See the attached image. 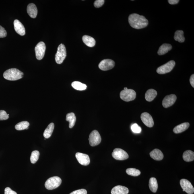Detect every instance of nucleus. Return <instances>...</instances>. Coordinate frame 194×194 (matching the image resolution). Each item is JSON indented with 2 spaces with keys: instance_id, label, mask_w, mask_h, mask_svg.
Returning a JSON list of instances; mask_svg holds the SVG:
<instances>
[{
  "instance_id": "nucleus-1",
  "label": "nucleus",
  "mask_w": 194,
  "mask_h": 194,
  "mask_svg": "<svg viewBox=\"0 0 194 194\" xmlns=\"http://www.w3.org/2000/svg\"><path fill=\"white\" fill-rule=\"evenodd\" d=\"M129 21L132 27L136 29L145 28L148 24V20L144 16L136 13L132 14L129 16Z\"/></svg>"
},
{
  "instance_id": "nucleus-2",
  "label": "nucleus",
  "mask_w": 194,
  "mask_h": 194,
  "mask_svg": "<svg viewBox=\"0 0 194 194\" xmlns=\"http://www.w3.org/2000/svg\"><path fill=\"white\" fill-rule=\"evenodd\" d=\"M24 73L16 69H11L6 71L3 74V77L6 80H16L22 78Z\"/></svg>"
},
{
  "instance_id": "nucleus-3",
  "label": "nucleus",
  "mask_w": 194,
  "mask_h": 194,
  "mask_svg": "<svg viewBox=\"0 0 194 194\" xmlns=\"http://www.w3.org/2000/svg\"><path fill=\"white\" fill-rule=\"evenodd\" d=\"M62 179L58 177L55 176L50 177L45 183V187L47 189L53 190L57 188L61 185Z\"/></svg>"
},
{
  "instance_id": "nucleus-4",
  "label": "nucleus",
  "mask_w": 194,
  "mask_h": 194,
  "mask_svg": "<svg viewBox=\"0 0 194 194\" xmlns=\"http://www.w3.org/2000/svg\"><path fill=\"white\" fill-rule=\"evenodd\" d=\"M67 56L66 50L65 45L61 44L59 45L55 56L56 62L61 64L63 62Z\"/></svg>"
},
{
  "instance_id": "nucleus-5",
  "label": "nucleus",
  "mask_w": 194,
  "mask_h": 194,
  "mask_svg": "<svg viewBox=\"0 0 194 194\" xmlns=\"http://www.w3.org/2000/svg\"><path fill=\"white\" fill-rule=\"evenodd\" d=\"M136 92L132 89L123 90L121 91L120 96L121 100L129 102L133 100L136 98Z\"/></svg>"
},
{
  "instance_id": "nucleus-6",
  "label": "nucleus",
  "mask_w": 194,
  "mask_h": 194,
  "mask_svg": "<svg viewBox=\"0 0 194 194\" xmlns=\"http://www.w3.org/2000/svg\"><path fill=\"white\" fill-rule=\"evenodd\" d=\"M175 65L174 61H170L164 65L161 66L157 69L156 72L159 74H165L172 71Z\"/></svg>"
},
{
  "instance_id": "nucleus-7",
  "label": "nucleus",
  "mask_w": 194,
  "mask_h": 194,
  "mask_svg": "<svg viewBox=\"0 0 194 194\" xmlns=\"http://www.w3.org/2000/svg\"><path fill=\"white\" fill-rule=\"evenodd\" d=\"M88 140L90 145L94 147L98 145L101 143L102 138L98 131L95 130L90 134Z\"/></svg>"
},
{
  "instance_id": "nucleus-8",
  "label": "nucleus",
  "mask_w": 194,
  "mask_h": 194,
  "mask_svg": "<svg viewBox=\"0 0 194 194\" xmlns=\"http://www.w3.org/2000/svg\"><path fill=\"white\" fill-rule=\"evenodd\" d=\"M112 156L115 159L118 160H124L127 159L129 158L127 153L121 148H116L113 150Z\"/></svg>"
},
{
  "instance_id": "nucleus-9",
  "label": "nucleus",
  "mask_w": 194,
  "mask_h": 194,
  "mask_svg": "<svg viewBox=\"0 0 194 194\" xmlns=\"http://www.w3.org/2000/svg\"><path fill=\"white\" fill-rule=\"evenodd\" d=\"M46 46L45 43L41 42L38 43L35 47V52L37 59L41 60L43 58L45 55Z\"/></svg>"
},
{
  "instance_id": "nucleus-10",
  "label": "nucleus",
  "mask_w": 194,
  "mask_h": 194,
  "mask_svg": "<svg viewBox=\"0 0 194 194\" xmlns=\"http://www.w3.org/2000/svg\"><path fill=\"white\" fill-rule=\"evenodd\" d=\"M115 65V62L110 59L103 60L99 65V67L102 71H106L112 69Z\"/></svg>"
},
{
  "instance_id": "nucleus-11",
  "label": "nucleus",
  "mask_w": 194,
  "mask_h": 194,
  "mask_svg": "<svg viewBox=\"0 0 194 194\" xmlns=\"http://www.w3.org/2000/svg\"><path fill=\"white\" fill-rule=\"evenodd\" d=\"M180 184L183 190L189 194L194 193V188L192 184L189 181L186 179H181Z\"/></svg>"
},
{
  "instance_id": "nucleus-12",
  "label": "nucleus",
  "mask_w": 194,
  "mask_h": 194,
  "mask_svg": "<svg viewBox=\"0 0 194 194\" xmlns=\"http://www.w3.org/2000/svg\"><path fill=\"white\" fill-rule=\"evenodd\" d=\"M177 98L176 96L174 94H171L166 96L162 101L163 106L166 108L172 106L176 102Z\"/></svg>"
},
{
  "instance_id": "nucleus-13",
  "label": "nucleus",
  "mask_w": 194,
  "mask_h": 194,
  "mask_svg": "<svg viewBox=\"0 0 194 194\" xmlns=\"http://www.w3.org/2000/svg\"><path fill=\"white\" fill-rule=\"evenodd\" d=\"M76 157L79 163L83 166H88L90 163V159L88 155L77 152L76 154Z\"/></svg>"
},
{
  "instance_id": "nucleus-14",
  "label": "nucleus",
  "mask_w": 194,
  "mask_h": 194,
  "mask_svg": "<svg viewBox=\"0 0 194 194\" xmlns=\"http://www.w3.org/2000/svg\"><path fill=\"white\" fill-rule=\"evenodd\" d=\"M141 118L143 123L147 127L151 128L154 125V121L152 117L147 113H142Z\"/></svg>"
},
{
  "instance_id": "nucleus-15",
  "label": "nucleus",
  "mask_w": 194,
  "mask_h": 194,
  "mask_svg": "<svg viewBox=\"0 0 194 194\" xmlns=\"http://www.w3.org/2000/svg\"><path fill=\"white\" fill-rule=\"evenodd\" d=\"M14 30L18 34L21 36H24L25 35V28L19 20H15L14 21Z\"/></svg>"
},
{
  "instance_id": "nucleus-16",
  "label": "nucleus",
  "mask_w": 194,
  "mask_h": 194,
  "mask_svg": "<svg viewBox=\"0 0 194 194\" xmlns=\"http://www.w3.org/2000/svg\"><path fill=\"white\" fill-rule=\"evenodd\" d=\"M129 189L121 185H117L111 190V194H128Z\"/></svg>"
},
{
  "instance_id": "nucleus-17",
  "label": "nucleus",
  "mask_w": 194,
  "mask_h": 194,
  "mask_svg": "<svg viewBox=\"0 0 194 194\" xmlns=\"http://www.w3.org/2000/svg\"><path fill=\"white\" fill-rule=\"evenodd\" d=\"M27 11L31 18H35L36 17L38 14V9L34 4H29L27 7Z\"/></svg>"
},
{
  "instance_id": "nucleus-18",
  "label": "nucleus",
  "mask_w": 194,
  "mask_h": 194,
  "mask_svg": "<svg viewBox=\"0 0 194 194\" xmlns=\"http://www.w3.org/2000/svg\"><path fill=\"white\" fill-rule=\"evenodd\" d=\"M151 157L157 161L162 160L164 158V155L160 150L155 149L151 152L150 154Z\"/></svg>"
},
{
  "instance_id": "nucleus-19",
  "label": "nucleus",
  "mask_w": 194,
  "mask_h": 194,
  "mask_svg": "<svg viewBox=\"0 0 194 194\" xmlns=\"http://www.w3.org/2000/svg\"><path fill=\"white\" fill-rule=\"evenodd\" d=\"M188 122L183 123L177 125L173 129V132L176 134L180 133L186 130L189 127Z\"/></svg>"
},
{
  "instance_id": "nucleus-20",
  "label": "nucleus",
  "mask_w": 194,
  "mask_h": 194,
  "mask_svg": "<svg viewBox=\"0 0 194 194\" xmlns=\"http://www.w3.org/2000/svg\"><path fill=\"white\" fill-rule=\"evenodd\" d=\"M157 95V92L155 90L153 89H150L146 93L145 95L146 100L148 102H151L156 98Z\"/></svg>"
},
{
  "instance_id": "nucleus-21",
  "label": "nucleus",
  "mask_w": 194,
  "mask_h": 194,
  "mask_svg": "<svg viewBox=\"0 0 194 194\" xmlns=\"http://www.w3.org/2000/svg\"><path fill=\"white\" fill-rule=\"evenodd\" d=\"M82 41L87 46L90 47H94L96 44V41L94 38L86 35L82 37Z\"/></svg>"
},
{
  "instance_id": "nucleus-22",
  "label": "nucleus",
  "mask_w": 194,
  "mask_h": 194,
  "mask_svg": "<svg viewBox=\"0 0 194 194\" xmlns=\"http://www.w3.org/2000/svg\"><path fill=\"white\" fill-rule=\"evenodd\" d=\"M172 48V47L170 44H164L159 47L158 53L159 55H161L166 54Z\"/></svg>"
},
{
  "instance_id": "nucleus-23",
  "label": "nucleus",
  "mask_w": 194,
  "mask_h": 194,
  "mask_svg": "<svg viewBox=\"0 0 194 194\" xmlns=\"http://www.w3.org/2000/svg\"><path fill=\"white\" fill-rule=\"evenodd\" d=\"M183 158L185 162H192L194 160V152L190 150L186 151L183 153Z\"/></svg>"
},
{
  "instance_id": "nucleus-24",
  "label": "nucleus",
  "mask_w": 194,
  "mask_h": 194,
  "mask_svg": "<svg viewBox=\"0 0 194 194\" xmlns=\"http://www.w3.org/2000/svg\"><path fill=\"white\" fill-rule=\"evenodd\" d=\"M66 120L69 121V127L72 129L74 126L76 122V118L75 114L73 113H68L66 115Z\"/></svg>"
},
{
  "instance_id": "nucleus-25",
  "label": "nucleus",
  "mask_w": 194,
  "mask_h": 194,
  "mask_svg": "<svg viewBox=\"0 0 194 194\" xmlns=\"http://www.w3.org/2000/svg\"><path fill=\"white\" fill-rule=\"evenodd\" d=\"M54 125L53 123H51L49 124L48 126L45 129L43 135L45 139H49L52 135L54 129Z\"/></svg>"
},
{
  "instance_id": "nucleus-26",
  "label": "nucleus",
  "mask_w": 194,
  "mask_h": 194,
  "mask_svg": "<svg viewBox=\"0 0 194 194\" xmlns=\"http://www.w3.org/2000/svg\"><path fill=\"white\" fill-rule=\"evenodd\" d=\"M149 187L150 190L153 192L156 193L158 188V183L155 177H151L149 181Z\"/></svg>"
},
{
  "instance_id": "nucleus-27",
  "label": "nucleus",
  "mask_w": 194,
  "mask_h": 194,
  "mask_svg": "<svg viewBox=\"0 0 194 194\" xmlns=\"http://www.w3.org/2000/svg\"><path fill=\"white\" fill-rule=\"evenodd\" d=\"M174 39L175 41L179 43L185 42V39L184 36V32L182 30H177L175 33Z\"/></svg>"
},
{
  "instance_id": "nucleus-28",
  "label": "nucleus",
  "mask_w": 194,
  "mask_h": 194,
  "mask_svg": "<svg viewBox=\"0 0 194 194\" xmlns=\"http://www.w3.org/2000/svg\"><path fill=\"white\" fill-rule=\"evenodd\" d=\"M72 86L75 89L79 91L85 90L87 88L86 84L78 81H74L72 82Z\"/></svg>"
},
{
  "instance_id": "nucleus-29",
  "label": "nucleus",
  "mask_w": 194,
  "mask_h": 194,
  "mask_svg": "<svg viewBox=\"0 0 194 194\" xmlns=\"http://www.w3.org/2000/svg\"><path fill=\"white\" fill-rule=\"evenodd\" d=\"M30 124L27 121H23L15 125V129L18 131L28 129Z\"/></svg>"
},
{
  "instance_id": "nucleus-30",
  "label": "nucleus",
  "mask_w": 194,
  "mask_h": 194,
  "mask_svg": "<svg viewBox=\"0 0 194 194\" xmlns=\"http://www.w3.org/2000/svg\"><path fill=\"white\" fill-rule=\"evenodd\" d=\"M126 172L128 175L134 177L139 176L141 174V172L138 169L135 168H128L126 170Z\"/></svg>"
},
{
  "instance_id": "nucleus-31",
  "label": "nucleus",
  "mask_w": 194,
  "mask_h": 194,
  "mask_svg": "<svg viewBox=\"0 0 194 194\" xmlns=\"http://www.w3.org/2000/svg\"><path fill=\"white\" fill-rule=\"evenodd\" d=\"M40 153L38 151L35 150L32 152L30 157L31 162L32 164H35L39 159Z\"/></svg>"
},
{
  "instance_id": "nucleus-32",
  "label": "nucleus",
  "mask_w": 194,
  "mask_h": 194,
  "mask_svg": "<svg viewBox=\"0 0 194 194\" xmlns=\"http://www.w3.org/2000/svg\"><path fill=\"white\" fill-rule=\"evenodd\" d=\"M131 129L133 132L137 133L141 132L142 130L141 127L136 123L132 125Z\"/></svg>"
},
{
  "instance_id": "nucleus-33",
  "label": "nucleus",
  "mask_w": 194,
  "mask_h": 194,
  "mask_svg": "<svg viewBox=\"0 0 194 194\" xmlns=\"http://www.w3.org/2000/svg\"><path fill=\"white\" fill-rule=\"evenodd\" d=\"M9 115L5 111L0 110V121L6 120L9 119Z\"/></svg>"
},
{
  "instance_id": "nucleus-34",
  "label": "nucleus",
  "mask_w": 194,
  "mask_h": 194,
  "mask_svg": "<svg viewBox=\"0 0 194 194\" xmlns=\"http://www.w3.org/2000/svg\"><path fill=\"white\" fill-rule=\"evenodd\" d=\"M104 0H96L95 2L94 6L96 8H100L104 5Z\"/></svg>"
},
{
  "instance_id": "nucleus-35",
  "label": "nucleus",
  "mask_w": 194,
  "mask_h": 194,
  "mask_svg": "<svg viewBox=\"0 0 194 194\" xmlns=\"http://www.w3.org/2000/svg\"><path fill=\"white\" fill-rule=\"evenodd\" d=\"M7 33L2 27L0 26V38H5L7 36Z\"/></svg>"
},
{
  "instance_id": "nucleus-36",
  "label": "nucleus",
  "mask_w": 194,
  "mask_h": 194,
  "mask_svg": "<svg viewBox=\"0 0 194 194\" xmlns=\"http://www.w3.org/2000/svg\"><path fill=\"white\" fill-rule=\"evenodd\" d=\"M87 194V192L85 189H80L77 190L75 191H74L72 192L69 194Z\"/></svg>"
},
{
  "instance_id": "nucleus-37",
  "label": "nucleus",
  "mask_w": 194,
  "mask_h": 194,
  "mask_svg": "<svg viewBox=\"0 0 194 194\" xmlns=\"http://www.w3.org/2000/svg\"><path fill=\"white\" fill-rule=\"evenodd\" d=\"M5 194H17L16 192L14 191L9 187H7L5 189Z\"/></svg>"
},
{
  "instance_id": "nucleus-38",
  "label": "nucleus",
  "mask_w": 194,
  "mask_h": 194,
  "mask_svg": "<svg viewBox=\"0 0 194 194\" xmlns=\"http://www.w3.org/2000/svg\"><path fill=\"white\" fill-rule=\"evenodd\" d=\"M191 84V86L193 88H194V75L193 74L191 76L189 80Z\"/></svg>"
},
{
  "instance_id": "nucleus-39",
  "label": "nucleus",
  "mask_w": 194,
  "mask_h": 194,
  "mask_svg": "<svg viewBox=\"0 0 194 194\" xmlns=\"http://www.w3.org/2000/svg\"><path fill=\"white\" fill-rule=\"evenodd\" d=\"M179 0H168V2L170 5H176L179 3Z\"/></svg>"
},
{
  "instance_id": "nucleus-40",
  "label": "nucleus",
  "mask_w": 194,
  "mask_h": 194,
  "mask_svg": "<svg viewBox=\"0 0 194 194\" xmlns=\"http://www.w3.org/2000/svg\"><path fill=\"white\" fill-rule=\"evenodd\" d=\"M127 89H128V88H124V90H126Z\"/></svg>"
}]
</instances>
